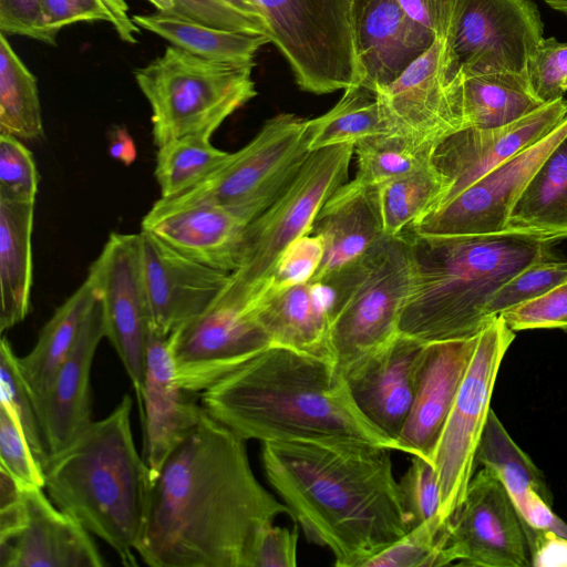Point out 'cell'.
Masks as SVG:
<instances>
[{
	"label": "cell",
	"mask_w": 567,
	"mask_h": 567,
	"mask_svg": "<svg viewBox=\"0 0 567 567\" xmlns=\"http://www.w3.org/2000/svg\"><path fill=\"white\" fill-rule=\"evenodd\" d=\"M282 514L246 440L204 409L153 478L136 553L152 567H250L258 533Z\"/></svg>",
	"instance_id": "obj_1"
},
{
	"label": "cell",
	"mask_w": 567,
	"mask_h": 567,
	"mask_svg": "<svg viewBox=\"0 0 567 567\" xmlns=\"http://www.w3.org/2000/svg\"><path fill=\"white\" fill-rule=\"evenodd\" d=\"M391 451L351 437L265 442L261 462L307 538L336 566L364 567L412 528Z\"/></svg>",
	"instance_id": "obj_2"
},
{
	"label": "cell",
	"mask_w": 567,
	"mask_h": 567,
	"mask_svg": "<svg viewBox=\"0 0 567 567\" xmlns=\"http://www.w3.org/2000/svg\"><path fill=\"white\" fill-rule=\"evenodd\" d=\"M203 408L244 440L351 437L396 451L361 413L336 362L269 346L203 391Z\"/></svg>",
	"instance_id": "obj_3"
},
{
	"label": "cell",
	"mask_w": 567,
	"mask_h": 567,
	"mask_svg": "<svg viewBox=\"0 0 567 567\" xmlns=\"http://www.w3.org/2000/svg\"><path fill=\"white\" fill-rule=\"evenodd\" d=\"M413 259L412 287L400 333L424 343L477 336L493 319L495 292L528 266L555 256L559 240L515 231L460 237L404 234Z\"/></svg>",
	"instance_id": "obj_4"
},
{
	"label": "cell",
	"mask_w": 567,
	"mask_h": 567,
	"mask_svg": "<svg viewBox=\"0 0 567 567\" xmlns=\"http://www.w3.org/2000/svg\"><path fill=\"white\" fill-rule=\"evenodd\" d=\"M132 399L125 394L43 468L50 499L105 542L125 566H136L153 482L137 452L131 426Z\"/></svg>",
	"instance_id": "obj_5"
},
{
	"label": "cell",
	"mask_w": 567,
	"mask_h": 567,
	"mask_svg": "<svg viewBox=\"0 0 567 567\" xmlns=\"http://www.w3.org/2000/svg\"><path fill=\"white\" fill-rule=\"evenodd\" d=\"M413 280L409 238L384 236L320 284L329 299L331 343L342 373L391 344Z\"/></svg>",
	"instance_id": "obj_6"
},
{
	"label": "cell",
	"mask_w": 567,
	"mask_h": 567,
	"mask_svg": "<svg viewBox=\"0 0 567 567\" xmlns=\"http://www.w3.org/2000/svg\"><path fill=\"white\" fill-rule=\"evenodd\" d=\"M254 63L208 60L175 45L134 71L152 110L154 144L185 136L210 138L223 122L256 96Z\"/></svg>",
	"instance_id": "obj_7"
},
{
	"label": "cell",
	"mask_w": 567,
	"mask_h": 567,
	"mask_svg": "<svg viewBox=\"0 0 567 567\" xmlns=\"http://www.w3.org/2000/svg\"><path fill=\"white\" fill-rule=\"evenodd\" d=\"M353 144L323 147L310 153L290 186L245 230L238 267L224 288L248 300L265 289L284 250L310 233L321 206L348 182Z\"/></svg>",
	"instance_id": "obj_8"
},
{
	"label": "cell",
	"mask_w": 567,
	"mask_h": 567,
	"mask_svg": "<svg viewBox=\"0 0 567 567\" xmlns=\"http://www.w3.org/2000/svg\"><path fill=\"white\" fill-rule=\"evenodd\" d=\"M311 151L309 120L280 113L267 120L255 137L196 187L169 204L209 203L225 207L248 224L295 181Z\"/></svg>",
	"instance_id": "obj_9"
},
{
	"label": "cell",
	"mask_w": 567,
	"mask_h": 567,
	"mask_svg": "<svg viewBox=\"0 0 567 567\" xmlns=\"http://www.w3.org/2000/svg\"><path fill=\"white\" fill-rule=\"evenodd\" d=\"M268 37L303 91L326 94L360 85L350 14L352 0H256Z\"/></svg>",
	"instance_id": "obj_10"
},
{
	"label": "cell",
	"mask_w": 567,
	"mask_h": 567,
	"mask_svg": "<svg viewBox=\"0 0 567 567\" xmlns=\"http://www.w3.org/2000/svg\"><path fill=\"white\" fill-rule=\"evenodd\" d=\"M515 339L501 316L478 333L476 348L432 453L441 492L440 516L449 522L465 498L476 450L506 351Z\"/></svg>",
	"instance_id": "obj_11"
},
{
	"label": "cell",
	"mask_w": 567,
	"mask_h": 567,
	"mask_svg": "<svg viewBox=\"0 0 567 567\" xmlns=\"http://www.w3.org/2000/svg\"><path fill=\"white\" fill-rule=\"evenodd\" d=\"M538 534L524 522L499 477L482 467L449 522L445 566L530 567Z\"/></svg>",
	"instance_id": "obj_12"
},
{
	"label": "cell",
	"mask_w": 567,
	"mask_h": 567,
	"mask_svg": "<svg viewBox=\"0 0 567 567\" xmlns=\"http://www.w3.org/2000/svg\"><path fill=\"white\" fill-rule=\"evenodd\" d=\"M394 133L439 143L463 128V79L450 42L432 45L377 92Z\"/></svg>",
	"instance_id": "obj_13"
},
{
	"label": "cell",
	"mask_w": 567,
	"mask_h": 567,
	"mask_svg": "<svg viewBox=\"0 0 567 567\" xmlns=\"http://www.w3.org/2000/svg\"><path fill=\"white\" fill-rule=\"evenodd\" d=\"M89 272L95 280L102 302L105 337L132 382L141 412L152 321L140 234L112 233Z\"/></svg>",
	"instance_id": "obj_14"
},
{
	"label": "cell",
	"mask_w": 567,
	"mask_h": 567,
	"mask_svg": "<svg viewBox=\"0 0 567 567\" xmlns=\"http://www.w3.org/2000/svg\"><path fill=\"white\" fill-rule=\"evenodd\" d=\"M543 33L530 0H465L451 47L463 75L527 80L528 61Z\"/></svg>",
	"instance_id": "obj_15"
},
{
	"label": "cell",
	"mask_w": 567,
	"mask_h": 567,
	"mask_svg": "<svg viewBox=\"0 0 567 567\" xmlns=\"http://www.w3.org/2000/svg\"><path fill=\"white\" fill-rule=\"evenodd\" d=\"M566 137L567 116L542 140L497 166L446 205L426 214L406 234L460 237L506 231L518 197Z\"/></svg>",
	"instance_id": "obj_16"
},
{
	"label": "cell",
	"mask_w": 567,
	"mask_h": 567,
	"mask_svg": "<svg viewBox=\"0 0 567 567\" xmlns=\"http://www.w3.org/2000/svg\"><path fill=\"white\" fill-rule=\"evenodd\" d=\"M566 116L567 101L560 97L508 124L462 128L442 138L434 148L432 164L445 179L447 188L435 209L542 140Z\"/></svg>",
	"instance_id": "obj_17"
},
{
	"label": "cell",
	"mask_w": 567,
	"mask_h": 567,
	"mask_svg": "<svg viewBox=\"0 0 567 567\" xmlns=\"http://www.w3.org/2000/svg\"><path fill=\"white\" fill-rule=\"evenodd\" d=\"M140 240L151 328L169 336L208 307L230 272L192 260L147 231Z\"/></svg>",
	"instance_id": "obj_18"
},
{
	"label": "cell",
	"mask_w": 567,
	"mask_h": 567,
	"mask_svg": "<svg viewBox=\"0 0 567 567\" xmlns=\"http://www.w3.org/2000/svg\"><path fill=\"white\" fill-rule=\"evenodd\" d=\"M350 24L360 85L375 93L395 81L435 39L398 0H352Z\"/></svg>",
	"instance_id": "obj_19"
},
{
	"label": "cell",
	"mask_w": 567,
	"mask_h": 567,
	"mask_svg": "<svg viewBox=\"0 0 567 567\" xmlns=\"http://www.w3.org/2000/svg\"><path fill=\"white\" fill-rule=\"evenodd\" d=\"M426 348L427 343L400 333L342 372L361 413L395 444L414 401Z\"/></svg>",
	"instance_id": "obj_20"
},
{
	"label": "cell",
	"mask_w": 567,
	"mask_h": 567,
	"mask_svg": "<svg viewBox=\"0 0 567 567\" xmlns=\"http://www.w3.org/2000/svg\"><path fill=\"white\" fill-rule=\"evenodd\" d=\"M104 337L103 308L97 293L68 358L48 388L32 396L50 457L71 445L93 422L91 368Z\"/></svg>",
	"instance_id": "obj_21"
},
{
	"label": "cell",
	"mask_w": 567,
	"mask_h": 567,
	"mask_svg": "<svg viewBox=\"0 0 567 567\" xmlns=\"http://www.w3.org/2000/svg\"><path fill=\"white\" fill-rule=\"evenodd\" d=\"M168 337L151 328L142 390L143 457L153 478L204 412L197 392L184 389L177 381Z\"/></svg>",
	"instance_id": "obj_22"
},
{
	"label": "cell",
	"mask_w": 567,
	"mask_h": 567,
	"mask_svg": "<svg viewBox=\"0 0 567 567\" xmlns=\"http://www.w3.org/2000/svg\"><path fill=\"white\" fill-rule=\"evenodd\" d=\"M247 225L215 204H169L159 198L144 216L141 230L192 260L231 272L239 265Z\"/></svg>",
	"instance_id": "obj_23"
},
{
	"label": "cell",
	"mask_w": 567,
	"mask_h": 567,
	"mask_svg": "<svg viewBox=\"0 0 567 567\" xmlns=\"http://www.w3.org/2000/svg\"><path fill=\"white\" fill-rule=\"evenodd\" d=\"M43 489L24 488L25 524L14 537L0 540V566H105L91 533L51 503Z\"/></svg>",
	"instance_id": "obj_24"
},
{
	"label": "cell",
	"mask_w": 567,
	"mask_h": 567,
	"mask_svg": "<svg viewBox=\"0 0 567 567\" xmlns=\"http://www.w3.org/2000/svg\"><path fill=\"white\" fill-rule=\"evenodd\" d=\"M478 334L427 343L410 413L396 437L398 451L431 462L432 453L474 354Z\"/></svg>",
	"instance_id": "obj_25"
},
{
	"label": "cell",
	"mask_w": 567,
	"mask_h": 567,
	"mask_svg": "<svg viewBox=\"0 0 567 567\" xmlns=\"http://www.w3.org/2000/svg\"><path fill=\"white\" fill-rule=\"evenodd\" d=\"M322 238L324 254L310 281L319 282L362 257L385 235L377 188L358 179L338 187L318 212L310 233Z\"/></svg>",
	"instance_id": "obj_26"
},
{
	"label": "cell",
	"mask_w": 567,
	"mask_h": 567,
	"mask_svg": "<svg viewBox=\"0 0 567 567\" xmlns=\"http://www.w3.org/2000/svg\"><path fill=\"white\" fill-rule=\"evenodd\" d=\"M257 317L271 346L334 361L329 299L320 282H303L256 299Z\"/></svg>",
	"instance_id": "obj_27"
},
{
	"label": "cell",
	"mask_w": 567,
	"mask_h": 567,
	"mask_svg": "<svg viewBox=\"0 0 567 567\" xmlns=\"http://www.w3.org/2000/svg\"><path fill=\"white\" fill-rule=\"evenodd\" d=\"M34 205L0 199L1 332L23 321L29 313Z\"/></svg>",
	"instance_id": "obj_28"
},
{
	"label": "cell",
	"mask_w": 567,
	"mask_h": 567,
	"mask_svg": "<svg viewBox=\"0 0 567 567\" xmlns=\"http://www.w3.org/2000/svg\"><path fill=\"white\" fill-rule=\"evenodd\" d=\"M89 272L82 285L54 311L32 350L18 357V365L32 396L43 392L71 352L85 317L97 297Z\"/></svg>",
	"instance_id": "obj_29"
},
{
	"label": "cell",
	"mask_w": 567,
	"mask_h": 567,
	"mask_svg": "<svg viewBox=\"0 0 567 567\" xmlns=\"http://www.w3.org/2000/svg\"><path fill=\"white\" fill-rule=\"evenodd\" d=\"M506 230L559 241L567 238V137L546 158L518 197Z\"/></svg>",
	"instance_id": "obj_30"
},
{
	"label": "cell",
	"mask_w": 567,
	"mask_h": 567,
	"mask_svg": "<svg viewBox=\"0 0 567 567\" xmlns=\"http://www.w3.org/2000/svg\"><path fill=\"white\" fill-rule=\"evenodd\" d=\"M134 23L169 44L204 59L234 64H251L260 47L270 42L262 33H248L205 25L189 19L156 11L134 14Z\"/></svg>",
	"instance_id": "obj_31"
},
{
	"label": "cell",
	"mask_w": 567,
	"mask_h": 567,
	"mask_svg": "<svg viewBox=\"0 0 567 567\" xmlns=\"http://www.w3.org/2000/svg\"><path fill=\"white\" fill-rule=\"evenodd\" d=\"M463 128L514 122L544 105L528 81L507 75H463ZM546 104V103H545Z\"/></svg>",
	"instance_id": "obj_32"
},
{
	"label": "cell",
	"mask_w": 567,
	"mask_h": 567,
	"mask_svg": "<svg viewBox=\"0 0 567 567\" xmlns=\"http://www.w3.org/2000/svg\"><path fill=\"white\" fill-rule=\"evenodd\" d=\"M475 462L499 477L519 514L532 492H537L548 504H553L544 474L514 442L492 410L476 450Z\"/></svg>",
	"instance_id": "obj_33"
},
{
	"label": "cell",
	"mask_w": 567,
	"mask_h": 567,
	"mask_svg": "<svg viewBox=\"0 0 567 567\" xmlns=\"http://www.w3.org/2000/svg\"><path fill=\"white\" fill-rule=\"evenodd\" d=\"M377 93L362 85L349 86L327 113L309 120L311 152L334 145L353 144L391 133Z\"/></svg>",
	"instance_id": "obj_34"
},
{
	"label": "cell",
	"mask_w": 567,
	"mask_h": 567,
	"mask_svg": "<svg viewBox=\"0 0 567 567\" xmlns=\"http://www.w3.org/2000/svg\"><path fill=\"white\" fill-rule=\"evenodd\" d=\"M0 134L33 141L44 134L37 76L0 33Z\"/></svg>",
	"instance_id": "obj_35"
},
{
	"label": "cell",
	"mask_w": 567,
	"mask_h": 567,
	"mask_svg": "<svg viewBox=\"0 0 567 567\" xmlns=\"http://www.w3.org/2000/svg\"><path fill=\"white\" fill-rule=\"evenodd\" d=\"M377 188L385 236H402L434 210L446 193V182L433 164L385 182Z\"/></svg>",
	"instance_id": "obj_36"
},
{
	"label": "cell",
	"mask_w": 567,
	"mask_h": 567,
	"mask_svg": "<svg viewBox=\"0 0 567 567\" xmlns=\"http://www.w3.org/2000/svg\"><path fill=\"white\" fill-rule=\"evenodd\" d=\"M436 142L399 133L368 137L354 145L355 179L377 187L432 164Z\"/></svg>",
	"instance_id": "obj_37"
},
{
	"label": "cell",
	"mask_w": 567,
	"mask_h": 567,
	"mask_svg": "<svg viewBox=\"0 0 567 567\" xmlns=\"http://www.w3.org/2000/svg\"><path fill=\"white\" fill-rule=\"evenodd\" d=\"M231 153L215 147L210 138L185 136L157 147L155 177L161 198H173L196 187L219 168Z\"/></svg>",
	"instance_id": "obj_38"
},
{
	"label": "cell",
	"mask_w": 567,
	"mask_h": 567,
	"mask_svg": "<svg viewBox=\"0 0 567 567\" xmlns=\"http://www.w3.org/2000/svg\"><path fill=\"white\" fill-rule=\"evenodd\" d=\"M0 392L1 404L10 410L20 423L32 453L43 470L50 454L32 394L19 370L18 357L4 337L0 343Z\"/></svg>",
	"instance_id": "obj_39"
},
{
	"label": "cell",
	"mask_w": 567,
	"mask_h": 567,
	"mask_svg": "<svg viewBox=\"0 0 567 567\" xmlns=\"http://www.w3.org/2000/svg\"><path fill=\"white\" fill-rule=\"evenodd\" d=\"M449 522L442 520L439 515L414 526L402 538L367 561L364 567L445 566L444 546Z\"/></svg>",
	"instance_id": "obj_40"
},
{
	"label": "cell",
	"mask_w": 567,
	"mask_h": 567,
	"mask_svg": "<svg viewBox=\"0 0 567 567\" xmlns=\"http://www.w3.org/2000/svg\"><path fill=\"white\" fill-rule=\"evenodd\" d=\"M567 281V260L556 255L539 260L506 281L493 296L487 315L492 319L502 311L537 298Z\"/></svg>",
	"instance_id": "obj_41"
},
{
	"label": "cell",
	"mask_w": 567,
	"mask_h": 567,
	"mask_svg": "<svg viewBox=\"0 0 567 567\" xmlns=\"http://www.w3.org/2000/svg\"><path fill=\"white\" fill-rule=\"evenodd\" d=\"M38 186L31 151L19 138L0 134V199L35 203Z\"/></svg>",
	"instance_id": "obj_42"
},
{
	"label": "cell",
	"mask_w": 567,
	"mask_h": 567,
	"mask_svg": "<svg viewBox=\"0 0 567 567\" xmlns=\"http://www.w3.org/2000/svg\"><path fill=\"white\" fill-rule=\"evenodd\" d=\"M0 467L24 487H44L43 470L35 460L20 423L0 404Z\"/></svg>",
	"instance_id": "obj_43"
},
{
	"label": "cell",
	"mask_w": 567,
	"mask_h": 567,
	"mask_svg": "<svg viewBox=\"0 0 567 567\" xmlns=\"http://www.w3.org/2000/svg\"><path fill=\"white\" fill-rule=\"evenodd\" d=\"M532 92L543 103H549L567 92V42L543 39L527 65Z\"/></svg>",
	"instance_id": "obj_44"
},
{
	"label": "cell",
	"mask_w": 567,
	"mask_h": 567,
	"mask_svg": "<svg viewBox=\"0 0 567 567\" xmlns=\"http://www.w3.org/2000/svg\"><path fill=\"white\" fill-rule=\"evenodd\" d=\"M399 485L412 528L440 515V485L430 461L413 455L410 466L399 480Z\"/></svg>",
	"instance_id": "obj_45"
},
{
	"label": "cell",
	"mask_w": 567,
	"mask_h": 567,
	"mask_svg": "<svg viewBox=\"0 0 567 567\" xmlns=\"http://www.w3.org/2000/svg\"><path fill=\"white\" fill-rule=\"evenodd\" d=\"M323 254L324 244L320 236L307 234L299 237L280 255L262 292L279 291L310 281L320 267Z\"/></svg>",
	"instance_id": "obj_46"
},
{
	"label": "cell",
	"mask_w": 567,
	"mask_h": 567,
	"mask_svg": "<svg viewBox=\"0 0 567 567\" xmlns=\"http://www.w3.org/2000/svg\"><path fill=\"white\" fill-rule=\"evenodd\" d=\"M498 316L515 332L535 329H559L567 332V281Z\"/></svg>",
	"instance_id": "obj_47"
},
{
	"label": "cell",
	"mask_w": 567,
	"mask_h": 567,
	"mask_svg": "<svg viewBox=\"0 0 567 567\" xmlns=\"http://www.w3.org/2000/svg\"><path fill=\"white\" fill-rule=\"evenodd\" d=\"M178 16L213 28L262 33L268 35V24L245 14L221 0H177Z\"/></svg>",
	"instance_id": "obj_48"
},
{
	"label": "cell",
	"mask_w": 567,
	"mask_h": 567,
	"mask_svg": "<svg viewBox=\"0 0 567 567\" xmlns=\"http://www.w3.org/2000/svg\"><path fill=\"white\" fill-rule=\"evenodd\" d=\"M0 30L4 34L56 44V37L47 28L41 0H0Z\"/></svg>",
	"instance_id": "obj_49"
},
{
	"label": "cell",
	"mask_w": 567,
	"mask_h": 567,
	"mask_svg": "<svg viewBox=\"0 0 567 567\" xmlns=\"http://www.w3.org/2000/svg\"><path fill=\"white\" fill-rule=\"evenodd\" d=\"M298 527L292 529L269 524L258 533L250 567H295L297 565Z\"/></svg>",
	"instance_id": "obj_50"
},
{
	"label": "cell",
	"mask_w": 567,
	"mask_h": 567,
	"mask_svg": "<svg viewBox=\"0 0 567 567\" xmlns=\"http://www.w3.org/2000/svg\"><path fill=\"white\" fill-rule=\"evenodd\" d=\"M398 1L412 20L451 44L465 0Z\"/></svg>",
	"instance_id": "obj_51"
},
{
	"label": "cell",
	"mask_w": 567,
	"mask_h": 567,
	"mask_svg": "<svg viewBox=\"0 0 567 567\" xmlns=\"http://www.w3.org/2000/svg\"><path fill=\"white\" fill-rule=\"evenodd\" d=\"M41 8L47 28L56 38L63 28L76 22H112L100 0H41Z\"/></svg>",
	"instance_id": "obj_52"
},
{
	"label": "cell",
	"mask_w": 567,
	"mask_h": 567,
	"mask_svg": "<svg viewBox=\"0 0 567 567\" xmlns=\"http://www.w3.org/2000/svg\"><path fill=\"white\" fill-rule=\"evenodd\" d=\"M533 566H567V538L551 532H539Z\"/></svg>",
	"instance_id": "obj_53"
},
{
	"label": "cell",
	"mask_w": 567,
	"mask_h": 567,
	"mask_svg": "<svg viewBox=\"0 0 567 567\" xmlns=\"http://www.w3.org/2000/svg\"><path fill=\"white\" fill-rule=\"evenodd\" d=\"M111 16V25L117 37L128 44L137 42L140 28L134 23L128 14V6L125 0H100Z\"/></svg>",
	"instance_id": "obj_54"
},
{
	"label": "cell",
	"mask_w": 567,
	"mask_h": 567,
	"mask_svg": "<svg viewBox=\"0 0 567 567\" xmlns=\"http://www.w3.org/2000/svg\"><path fill=\"white\" fill-rule=\"evenodd\" d=\"M109 153L112 158L131 165L136 159V146L133 137L125 127L116 128L110 141Z\"/></svg>",
	"instance_id": "obj_55"
},
{
	"label": "cell",
	"mask_w": 567,
	"mask_h": 567,
	"mask_svg": "<svg viewBox=\"0 0 567 567\" xmlns=\"http://www.w3.org/2000/svg\"><path fill=\"white\" fill-rule=\"evenodd\" d=\"M221 1L226 2L227 4L231 6L233 8L237 9L238 11H240L245 14L261 19L267 23L265 14L256 0H221Z\"/></svg>",
	"instance_id": "obj_56"
},
{
	"label": "cell",
	"mask_w": 567,
	"mask_h": 567,
	"mask_svg": "<svg viewBox=\"0 0 567 567\" xmlns=\"http://www.w3.org/2000/svg\"><path fill=\"white\" fill-rule=\"evenodd\" d=\"M157 11L166 14L178 16L177 0H148ZM179 17V16H178Z\"/></svg>",
	"instance_id": "obj_57"
},
{
	"label": "cell",
	"mask_w": 567,
	"mask_h": 567,
	"mask_svg": "<svg viewBox=\"0 0 567 567\" xmlns=\"http://www.w3.org/2000/svg\"><path fill=\"white\" fill-rule=\"evenodd\" d=\"M553 9L567 14V0H544Z\"/></svg>",
	"instance_id": "obj_58"
}]
</instances>
